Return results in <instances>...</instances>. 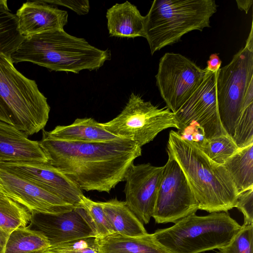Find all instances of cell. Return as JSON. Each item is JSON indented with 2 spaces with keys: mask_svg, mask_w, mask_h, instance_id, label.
<instances>
[{
  "mask_svg": "<svg viewBox=\"0 0 253 253\" xmlns=\"http://www.w3.org/2000/svg\"><path fill=\"white\" fill-rule=\"evenodd\" d=\"M24 38L19 31L16 15L0 10V54L11 58Z\"/></svg>",
  "mask_w": 253,
  "mask_h": 253,
  "instance_id": "cell-25",
  "label": "cell"
},
{
  "mask_svg": "<svg viewBox=\"0 0 253 253\" xmlns=\"http://www.w3.org/2000/svg\"><path fill=\"white\" fill-rule=\"evenodd\" d=\"M0 190L31 212L59 214L75 207L29 180L0 168Z\"/></svg>",
  "mask_w": 253,
  "mask_h": 253,
  "instance_id": "cell-14",
  "label": "cell"
},
{
  "mask_svg": "<svg viewBox=\"0 0 253 253\" xmlns=\"http://www.w3.org/2000/svg\"><path fill=\"white\" fill-rule=\"evenodd\" d=\"M235 208L244 215V224H253V188L239 193Z\"/></svg>",
  "mask_w": 253,
  "mask_h": 253,
  "instance_id": "cell-30",
  "label": "cell"
},
{
  "mask_svg": "<svg viewBox=\"0 0 253 253\" xmlns=\"http://www.w3.org/2000/svg\"><path fill=\"white\" fill-rule=\"evenodd\" d=\"M44 131L52 138L67 141L100 142L122 139L92 118H78L69 125L57 126L51 131Z\"/></svg>",
  "mask_w": 253,
  "mask_h": 253,
  "instance_id": "cell-19",
  "label": "cell"
},
{
  "mask_svg": "<svg viewBox=\"0 0 253 253\" xmlns=\"http://www.w3.org/2000/svg\"><path fill=\"white\" fill-rule=\"evenodd\" d=\"M238 7L241 10L245 11L246 13H248L251 6L252 5L253 1V0H237Z\"/></svg>",
  "mask_w": 253,
  "mask_h": 253,
  "instance_id": "cell-35",
  "label": "cell"
},
{
  "mask_svg": "<svg viewBox=\"0 0 253 253\" xmlns=\"http://www.w3.org/2000/svg\"><path fill=\"white\" fill-rule=\"evenodd\" d=\"M232 139L238 148L253 143V95L245 101Z\"/></svg>",
  "mask_w": 253,
  "mask_h": 253,
  "instance_id": "cell-28",
  "label": "cell"
},
{
  "mask_svg": "<svg viewBox=\"0 0 253 253\" xmlns=\"http://www.w3.org/2000/svg\"><path fill=\"white\" fill-rule=\"evenodd\" d=\"M15 15L19 31L24 37L63 29L68 22V15L66 11L42 0L24 3Z\"/></svg>",
  "mask_w": 253,
  "mask_h": 253,
  "instance_id": "cell-16",
  "label": "cell"
},
{
  "mask_svg": "<svg viewBox=\"0 0 253 253\" xmlns=\"http://www.w3.org/2000/svg\"><path fill=\"white\" fill-rule=\"evenodd\" d=\"M50 247L48 240L42 233L27 226L9 234L3 253H46Z\"/></svg>",
  "mask_w": 253,
  "mask_h": 253,
  "instance_id": "cell-23",
  "label": "cell"
},
{
  "mask_svg": "<svg viewBox=\"0 0 253 253\" xmlns=\"http://www.w3.org/2000/svg\"><path fill=\"white\" fill-rule=\"evenodd\" d=\"M218 253H253V224L241 226L239 231Z\"/></svg>",
  "mask_w": 253,
  "mask_h": 253,
  "instance_id": "cell-29",
  "label": "cell"
},
{
  "mask_svg": "<svg viewBox=\"0 0 253 253\" xmlns=\"http://www.w3.org/2000/svg\"><path fill=\"white\" fill-rule=\"evenodd\" d=\"M40 146L48 164L72 179L82 190L109 193L124 181L141 147L122 139L100 142L63 141L48 136L42 129Z\"/></svg>",
  "mask_w": 253,
  "mask_h": 253,
  "instance_id": "cell-1",
  "label": "cell"
},
{
  "mask_svg": "<svg viewBox=\"0 0 253 253\" xmlns=\"http://www.w3.org/2000/svg\"><path fill=\"white\" fill-rule=\"evenodd\" d=\"M221 64V61L217 53L211 54L209 59L207 61V67L206 68V70L212 72H217L220 68Z\"/></svg>",
  "mask_w": 253,
  "mask_h": 253,
  "instance_id": "cell-33",
  "label": "cell"
},
{
  "mask_svg": "<svg viewBox=\"0 0 253 253\" xmlns=\"http://www.w3.org/2000/svg\"><path fill=\"white\" fill-rule=\"evenodd\" d=\"M39 141L32 140L14 126L0 121V163H47Z\"/></svg>",
  "mask_w": 253,
  "mask_h": 253,
  "instance_id": "cell-17",
  "label": "cell"
},
{
  "mask_svg": "<svg viewBox=\"0 0 253 253\" xmlns=\"http://www.w3.org/2000/svg\"><path fill=\"white\" fill-rule=\"evenodd\" d=\"M106 18L110 36L145 38V16L129 1L114 5L107 10Z\"/></svg>",
  "mask_w": 253,
  "mask_h": 253,
  "instance_id": "cell-18",
  "label": "cell"
},
{
  "mask_svg": "<svg viewBox=\"0 0 253 253\" xmlns=\"http://www.w3.org/2000/svg\"><path fill=\"white\" fill-rule=\"evenodd\" d=\"M217 73L206 70L200 84L174 113L178 130L195 122L203 128L207 139L228 135L222 126L218 114L216 89Z\"/></svg>",
  "mask_w": 253,
  "mask_h": 253,
  "instance_id": "cell-11",
  "label": "cell"
},
{
  "mask_svg": "<svg viewBox=\"0 0 253 253\" xmlns=\"http://www.w3.org/2000/svg\"><path fill=\"white\" fill-rule=\"evenodd\" d=\"M95 243L99 253H170L153 233L137 237L112 234L95 238Z\"/></svg>",
  "mask_w": 253,
  "mask_h": 253,
  "instance_id": "cell-20",
  "label": "cell"
},
{
  "mask_svg": "<svg viewBox=\"0 0 253 253\" xmlns=\"http://www.w3.org/2000/svg\"><path fill=\"white\" fill-rule=\"evenodd\" d=\"M9 234L0 228V253H3L4 248Z\"/></svg>",
  "mask_w": 253,
  "mask_h": 253,
  "instance_id": "cell-36",
  "label": "cell"
},
{
  "mask_svg": "<svg viewBox=\"0 0 253 253\" xmlns=\"http://www.w3.org/2000/svg\"><path fill=\"white\" fill-rule=\"evenodd\" d=\"M216 89L220 122L232 138L245 101L253 95V22L245 46L217 71Z\"/></svg>",
  "mask_w": 253,
  "mask_h": 253,
  "instance_id": "cell-7",
  "label": "cell"
},
{
  "mask_svg": "<svg viewBox=\"0 0 253 253\" xmlns=\"http://www.w3.org/2000/svg\"><path fill=\"white\" fill-rule=\"evenodd\" d=\"M42 2L50 4H57L68 7L79 15L87 14L90 8L88 0H42Z\"/></svg>",
  "mask_w": 253,
  "mask_h": 253,
  "instance_id": "cell-32",
  "label": "cell"
},
{
  "mask_svg": "<svg viewBox=\"0 0 253 253\" xmlns=\"http://www.w3.org/2000/svg\"><path fill=\"white\" fill-rule=\"evenodd\" d=\"M214 0H155L145 16V38L151 54L179 42L193 30L210 27Z\"/></svg>",
  "mask_w": 253,
  "mask_h": 253,
  "instance_id": "cell-5",
  "label": "cell"
},
{
  "mask_svg": "<svg viewBox=\"0 0 253 253\" xmlns=\"http://www.w3.org/2000/svg\"><path fill=\"white\" fill-rule=\"evenodd\" d=\"M223 165L239 193L253 188V143L238 148Z\"/></svg>",
  "mask_w": 253,
  "mask_h": 253,
  "instance_id": "cell-22",
  "label": "cell"
},
{
  "mask_svg": "<svg viewBox=\"0 0 253 253\" xmlns=\"http://www.w3.org/2000/svg\"><path fill=\"white\" fill-rule=\"evenodd\" d=\"M78 207L84 211L94 238L113 234L100 202H95L83 195Z\"/></svg>",
  "mask_w": 253,
  "mask_h": 253,
  "instance_id": "cell-26",
  "label": "cell"
},
{
  "mask_svg": "<svg viewBox=\"0 0 253 253\" xmlns=\"http://www.w3.org/2000/svg\"><path fill=\"white\" fill-rule=\"evenodd\" d=\"M0 168L29 180L75 207L84 195L72 179L48 163H2Z\"/></svg>",
  "mask_w": 253,
  "mask_h": 253,
  "instance_id": "cell-13",
  "label": "cell"
},
{
  "mask_svg": "<svg viewBox=\"0 0 253 253\" xmlns=\"http://www.w3.org/2000/svg\"><path fill=\"white\" fill-rule=\"evenodd\" d=\"M53 253H99V252L95 243L94 245L86 248L70 251L58 252Z\"/></svg>",
  "mask_w": 253,
  "mask_h": 253,
  "instance_id": "cell-34",
  "label": "cell"
},
{
  "mask_svg": "<svg viewBox=\"0 0 253 253\" xmlns=\"http://www.w3.org/2000/svg\"><path fill=\"white\" fill-rule=\"evenodd\" d=\"M168 155L152 216L158 223H175L199 210V204L180 166Z\"/></svg>",
  "mask_w": 253,
  "mask_h": 253,
  "instance_id": "cell-10",
  "label": "cell"
},
{
  "mask_svg": "<svg viewBox=\"0 0 253 253\" xmlns=\"http://www.w3.org/2000/svg\"><path fill=\"white\" fill-rule=\"evenodd\" d=\"M241 227L226 212L205 216L193 213L153 234L170 253H200L226 246Z\"/></svg>",
  "mask_w": 253,
  "mask_h": 253,
  "instance_id": "cell-6",
  "label": "cell"
},
{
  "mask_svg": "<svg viewBox=\"0 0 253 253\" xmlns=\"http://www.w3.org/2000/svg\"><path fill=\"white\" fill-rule=\"evenodd\" d=\"M198 147L211 160L220 165H223L238 149L232 138L227 134L206 138Z\"/></svg>",
  "mask_w": 253,
  "mask_h": 253,
  "instance_id": "cell-27",
  "label": "cell"
},
{
  "mask_svg": "<svg viewBox=\"0 0 253 253\" xmlns=\"http://www.w3.org/2000/svg\"><path fill=\"white\" fill-rule=\"evenodd\" d=\"M167 152L177 162L199 204L209 213L235 208L239 192L223 165L211 160L194 143L171 130Z\"/></svg>",
  "mask_w": 253,
  "mask_h": 253,
  "instance_id": "cell-2",
  "label": "cell"
},
{
  "mask_svg": "<svg viewBox=\"0 0 253 253\" xmlns=\"http://www.w3.org/2000/svg\"><path fill=\"white\" fill-rule=\"evenodd\" d=\"M110 58L108 50L95 47L64 29L24 37L11 56L13 63L27 61L51 71L75 73L97 70Z\"/></svg>",
  "mask_w": 253,
  "mask_h": 253,
  "instance_id": "cell-3",
  "label": "cell"
},
{
  "mask_svg": "<svg viewBox=\"0 0 253 253\" xmlns=\"http://www.w3.org/2000/svg\"><path fill=\"white\" fill-rule=\"evenodd\" d=\"M101 125L114 135L133 141L141 147L162 131L178 128L174 113L167 107L159 108L133 93L118 116Z\"/></svg>",
  "mask_w": 253,
  "mask_h": 253,
  "instance_id": "cell-8",
  "label": "cell"
},
{
  "mask_svg": "<svg viewBox=\"0 0 253 253\" xmlns=\"http://www.w3.org/2000/svg\"><path fill=\"white\" fill-rule=\"evenodd\" d=\"M31 212L23 206L5 196L0 195V228L10 234L13 230L28 226Z\"/></svg>",
  "mask_w": 253,
  "mask_h": 253,
  "instance_id": "cell-24",
  "label": "cell"
},
{
  "mask_svg": "<svg viewBox=\"0 0 253 253\" xmlns=\"http://www.w3.org/2000/svg\"><path fill=\"white\" fill-rule=\"evenodd\" d=\"M164 166L132 164L125 176L126 205L143 224L153 216Z\"/></svg>",
  "mask_w": 253,
  "mask_h": 253,
  "instance_id": "cell-12",
  "label": "cell"
},
{
  "mask_svg": "<svg viewBox=\"0 0 253 253\" xmlns=\"http://www.w3.org/2000/svg\"><path fill=\"white\" fill-rule=\"evenodd\" d=\"M28 227L42 233L50 247L89 237H94L84 210L75 207L71 211L59 214L31 212Z\"/></svg>",
  "mask_w": 253,
  "mask_h": 253,
  "instance_id": "cell-15",
  "label": "cell"
},
{
  "mask_svg": "<svg viewBox=\"0 0 253 253\" xmlns=\"http://www.w3.org/2000/svg\"><path fill=\"white\" fill-rule=\"evenodd\" d=\"M6 0H0V10L9 11Z\"/></svg>",
  "mask_w": 253,
  "mask_h": 253,
  "instance_id": "cell-37",
  "label": "cell"
},
{
  "mask_svg": "<svg viewBox=\"0 0 253 253\" xmlns=\"http://www.w3.org/2000/svg\"><path fill=\"white\" fill-rule=\"evenodd\" d=\"M50 110L36 82L18 71L11 58L0 54V121L29 136L43 129Z\"/></svg>",
  "mask_w": 253,
  "mask_h": 253,
  "instance_id": "cell-4",
  "label": "cell"
},
{
  "mask_svg": "<svg viewBox=\"0 0 253 253\" xmlns=\"http://www.w3.org/2000/svg\"><path fill=\"white\" fill-rule=\"evenodd\" d=\"M100 202L113 234L137 237L148 233L125 201L115 198Z\"/></svg>",
  "mask_w": 253,
  "mask_h": 253,
  "instance_id": "cell-21",
  "label": "cell"
},
{
  "mask_svg": "<svg viewBox=\"0 0 253 253\" xmlns=\"http://www.w3.org/2000/svg\"><path fill=\"white\" fill-rule=\"evenodd\" d=\"M0 195H2L3 196V195L2 194V193H1L0 190Z\"/></svg>",
  "mask_w": 253,
  "mask_h": 253,
  "instance_id": "cell-38",
  "label": "cell"
},
{
  "mask_svg": "<svg viewBox=\"0 0 253 253\" xmlns=\"http://www.w3.org/2000/svg\"><path fill=\"white\" fill-rule=\"evenodd\" d=\"M177 132L182 138L194 143L198 147L206 138L203 128L195 122L178 130Z\"/></svg>",
  "mask_w": 253,
  "mask_h": 253,
  "instance_id": "cell-31",
  "label": "cell"
},
{
  "mask_svg": "<svg viewBox=\"0 0 253 253\" xmlns=\"http://www.w3.org/2000/svg\"><path fill=\"white\" fill-rule=\"evenodd\" d=\"M206 72L185 56L166 53L160 59L156 85L167 107L175 113L201 83Z\"/></svg>",
  "mask_w": 253,
  "mask_h": 253,
  "instance_id": "cell-9",
  "label": "cell"
}]
</instances>
